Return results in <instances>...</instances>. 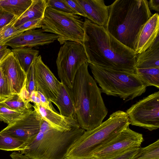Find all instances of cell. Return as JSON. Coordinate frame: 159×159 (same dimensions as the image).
Listing matches in <instances>:
<instances>
[{
    "mask_svg": "<svg viewBox=\"0 0 159 159\" xmlns=\"http://www.w3.org/2000/svg\"><path fill=\"white\" fill-rule=\"evenodd\" d=\"M82 45L88 62L100 67L135 73L137 54L107 30L85 18Z\"/></svg>",
    "mask_w": 159,
    "mask_h": 159,
    "instance_id": "obj_1",
    "label": "cell"
},
{
    "mask_svg": "<svg viewBox=\"0 0 159 159\" xmlns=\"http://www.w3.org/2000/svg\"><path fill=\"white\" fill-rule=\"evenodd\" d=\"M147 0H116L109 6L105 27L125 46L135 51L139 33L152 14Z\"/></svg>",
    "mask_w": 159,
    "mask_h": 159,
    "instance_id": "obj_2",
    "label": "cell"
},
{
    "mask_svg": "<svg viewBox=\"0 0 159 159\" xmlns=\"http://www.w3.org/2000/svg\"><path fill=\"white\" fill-rule=\"evenodd\" d=\"M88 66L86 62L78 70L72 89L77 120L85 130L99 125L108 113L101 89L90 74Z\"/></svg>",
    "mask_w": 159,
    "mask_h": 159,
    "instance_id": "obj_3",
    "label": "cell"
},
{
    "mask_svg": "<svg viewBox=\"0 0 159 159\" xmlns=\"http://www.w3.org/2000/svg\"><path fill=\"white\" fill-rule=\"evenodd\" d=\"M85 131L79 127L61 131L42 119L39 132L20 153L31 159H64L70 147Z\"/></svg>",
    "mask_w": 159,
    "mask_h": 159,
    "instance_id": "obj_4",
    "label": "cell"
},
{
    "mask_svg": "<svg viewBox=\"0 0 159 159\" xmlns=\"http://www.w3.org/2000/svg\"><path fill=\"white\" fill-rule=\"evenodd\" d=\"M125 112L118 110L97 127L85 130L73 144L64 159L92 158L99 149L129 126Z\"/></svg>",
    "mask_w": 159,
    "mask_h": 159,
    "instance_id": "obj_5",
    "label": "cell"
},
{
    "mask_svg": "<svg viewBox=\"0 0 159 159\" xmlns=\"http://www.w3.org/2000/svg\"><path fill=\"white\" fill-rule=\"evenodd\" d=\"M101 92L126 102L144 93L147 87L135 73L103 68L89 63Z\"/></svg>",
    "mask_w": 159,
    "mask_h": 159,
    "instance_id": "obj_6",
    "label": "cell"
},
{
    "mask_svg": "<svg viewBox=\"0 0 159 159\" xmlns=\"http://www.w3.org/2000/svg\"><path fill=\"white\" fill-rule=\"evenodd\" d=\"M84 21L77 15L60 11L47 7L43 18L42 29L58 36L60 44L68 41L82 44Z\"/></svg>",
    "mask_w": 159,
    "mask_h": 159,
    "instance_id": "obj_7",
    "label": "cell"
},
{
    "mask_svg": "<svg viewBox=\"0 0 159 159\" xmlns=\"http://www.w3.org/2000/svg\"><path fill=\"white\" fill-rule=\"evenodd\" d=\"M87 62V58L82 44L72 41L65 42L61 47L56 61L61 82L72 90L77 72Z\"/></svg>",
    "mask_w": 159,
    "mask_h": 159,
    "instance_id": "obj_8",
    "label": "cell"
},
{
    "mask_svg": "<svg viewBox=\"0 0 159 159\" xmlns=\"http://www.w3.org/2000/svg\"><path fill=\"white\" fill-rule=\"evenodd\" d=\"M130 124L152 131L159 128V92L139 100L125 112Z\"/></svg>",
    "mask_w": 159,
    "mask_h": 159,
    "instance_id": "obj_9",
    "label": "cell"
},
{
    "mask_svg": "<svg viewBox=\"0 0 159 159\" xmlns=\"http://www.w3.org/2000/svg\"><path fill=\"white\" fill-rule=\"evenodd\" d=\"M143 141L142 134L129 126L121 132L93 155L96 159H111L135 148L140 147Z\"/></svg>",
    "mask_w": 159,
    "mask_h": 159,
    "instance_id": "obj_10",
    "label": "cell"
},
{
    "mask_svg": "<svg viewBox=\"0 0 159 159\" xmlns=\"http://www.w3.org/2000/svg\"><path fill=\"white\" fill-rule=\"evenodd\" d=\"M33 64L36 91L53 103L59 96L61 82L44 63L40 55L35 58Z\"/></svg>",
    "mask_w": 159,
    "mask_h": 159,
    "instance_id": "obj_11",
    "label": "cell"
},
{
    "mask_svg": "<svg viewBox=\"0 0 159 159\" xmlns=\"http://www.w3.org/2000/svg\"><path fill=\"white\" fill-rule=\"evenodd\" d=\"M42 120L34 110L14 124L8 125L0 133L23 141L27 145L39 132Z\"/></svg>",
    "mask_w": 159,
    "mask_h": 159,
    "instance_id": "obj_12",
    "label": "cell"
},
{
    "mask_svg": "<svg viewBox=\"0 0 159 159\" xmlns=\"http://www.w3.org/2000/svg\"><path fill=\"white\" fill-rule=\"evenodd\" d=\"M0 67L8 80L12 94H19L25 85L26 74L11 52L1 61Z\"/></svg>",
    "mask_w": 159,
    "mask_h": 159,
    "instance_id": "obj_13",
    "label": "cell"
},
{
    "mask_svg": "<svg viewBox=\"0 0 159 159\" xmlns=\"http://www.w3.org/2000/svg\"><path fill=\"white\" fill-rule=\"evenodd\" d=\"M58 36L46 33L42 29L28 30L14 38L5 44L12 49L48 45L57 40Z\"/></svg>",
    "mask_w": 159,
    "mask_h": 159,
    "instance_id": "obj_14",
    "label": "cell"
},
{
    "mask_svg": "<svg viewBox=\"0 0 159 159\" xmlns=\"http://www.w3.org/2000/svg\"><path fill=\"white\" fill-rule=\"evenodd\" d=\"M82 7L86 18L100 26L106 27L108 19L109 6L103 0H76Z\"/></svg>",
    "mask_w": 159,
    "mask_h": 159,
    "instance_id": "obj_15",
    "label": "cell"
},
{
    "mask_svg": "<svg viewBox=\"0 0 159 159\" xmlns=\"http://www.w3.org/2000/svg\"><path fill=\"white\" fill-rule=\"evenodd\" d=\"M159 15L155 13L143 25L138 34L135 52L137 54L147 49L158 35Z\"/></svg>",
    "mask_w": 159,
    "mask_h": 159,
    "instance_id": "obj_16",
    "label": "cell"
},
{
    "mask_svg": "<svg viewBox=\"0 0 159 159\" xmlns=\"http://www.w3.org/2000/svg\"><path fill=\"white\" fill-rule=\"evenodd\" d=\"M33 107L43 120L59 130L70 131L74 128L80 127L76 119L62 116L58 112L45 108L41 106L34 104Z\"/></svg>",
    "mask_w": 159,
    "mask_h": 159,
    "instance_id": "obj_17",
    "label": "cell"
},
{
    "mask_svg": "<svg viewBox=\"0 0 159 159\" xmlns=\"http://www.w3.org/2000/svg\"><path fill=\"white\" fill-rule=\"evenodd\" d=\"M53 103L59 109L60 115L77 120L72 90L61 82L59 96Z\"/></svg>",
    "mask_w": 159,
    "mask_h": 159,
    "instance_id": "obj_18",
    "label": "cell"
},
{
    "mask_svg": "<svg viewBox=\"0 0 159 159\" xmlns=\"http://www.w3.org/2000/svg\"><path fill=\"white\" fill-rule=\"evenodd\" d=\"M159 36H157L149 47L137 54L135 69L159 67Z\"/></svg>",
    "mask_w": 159,
    "mask_h": 159,
    "instance_id": "obj_19",
    "label": "cell"
},
{
    "mask_svg": "<svg viewBox=\"0 0 159 159\" xmlns=\"http://www.w3.org/2000/svg\"><path fill=\"white\" fill-rule=\"evenodd\" d=\"M47 7L46 0H33L30 6L17 19L15 27L30 20L43 18Z\"/></svg>",
    "mask_w": 159,
    "mask_h": 159,
    "instance_id": "obj_20",
    "label": "cell"
},
{
    "mask_svg": "<svg viewBox=\"0 0 159 159\" xmlns=\"http://www.w3.org/2000/svg\"><path fill=\"white\" fill-rule=\"evenodd\" d=\"M11 50L13 56L27 74L34 60L39 56V51L28 47L18 48Z\"/></svg>",
    "mask_w": 159,
    "mask_h": 159,
    "instance_id": "obj_21",
    "label": "cell"
},
{
    "mask_svg": "<svg viewBox=\"0 0 159 159\" xmlns=\"http://www.w3.org/2000/svg\"><path fill=\"white\" fill-rule=\"evenodd\" d=\"M33 0H0V9L18 19L29 8Z\"/></svg>",
    "mask_w": 159,
    "mask_h": 159,
    "instance_id": "obj_22",
    "label": "cell"
},
{
    "mask_svg": "<svg viewBox=\"0 0 159 159\" xmlns=\"http://www.w3.org/2000/svg\"><path fill=\"white\" fill-rule=\"evenodd\" d=\"M135 73L147 87L153 86L159 88V67L136 68Z\"/></svg>",
    "mask_w": 159,
    "mask_h": 159,
    "instance_id": "obj_23",
    "label": "cell"
},
{
    "mask_svg": "<svg viewBox=\"0 0 159 159\" xmlns=\"http://www.w3.org/2000/svg\"><path fill=\"white\" fill-rule=\"evenodd\" d=\"M0 105L11 109L20 111L32 109L33 107L30 102L18 94H13L7 99L0 101Z\"/></svg>",
    "mask_w": 159,
    "mask_h": 159,
    "instance_id": "obj_24",
    "label": "cell"
},
{
    "mask_svg": "<svg viewBox=\"0 0 159 159\" xmlns=\"http://www.w3.org/2000/svg\"><path fill=\"white\" fill-rule=\"evenodd\" d=\"M33 110L32 109L23 111H17L10 109L0 105V121L8 125H12Z\"/></svg>",
    "mask_w": 159,
    "mask_h": 159,
    "instance_id": "obj_25",
    "label": "cell"
},
{
    "mask_svg": "<svg viewBox=\"0 0 159 159\" xmlns=\"http://www.w3.org/2000/svg\"><path fill=\"white\" fill-rule=\"evenodd\" d=\"M26 145L23 141L0 133V150L20 151L25 149Z\"/></svg>",
    "mask_w": 159,
    "mask_h": 159,
    "instance_id": "obj_26",
    "label": "cell"
},
{
    "mask_svg": "<svg viewBox=\"0 0 159 159\" xmlns=\"http://www.w3.org/2000/svg\"><path fill=\"white\" fill-rule=\"evenodd\" d=\"M17 18L0 29V45H5L7 42L23 32L18 30L15 25Z\"/></svg>",
    "mask_w": 159,
    "mask_h": 159,
    "instance_id": "obj_27",
    "label": "cell"
},
{
    "mask_svg": "<svg viewBox=\"0 0 159 159\" xmlns=\"http://www.w3.org/2000/svg\"><path fill=\"white\" fill-rule=\"evenodd\" d=\"M134 159H159V139L145 147H140Z\"/></svg>",
    "mask_w": 159,
    "mask_h": 159,
    "instance_id": "obj_28",
    "label": "cell"
},
{
    "mask_svg": "<svg viewBox=\"0 0 159 159\" xmlns=\"http://www.w3.org/2000/svg\"><path fill=\"white\" fill-rule=\"evenodd\" d=\"M47 7L65 13L77 15L65 0H46Z\"/></svg>",
    "mask_w": 159,
    "mask_h": 159,
    "instance_id": "obj_29",
    "label": "cell"
},
{
    "mask_svg": "<svg viewBox=\"0 0 159 159\" xmlns=\"http://www.w3.org/2000/svg\"><path fill=\"white\" fill-rule=\"evenodd\" d=\"M13 95L8 80L0 67V101Z\"/></svg>",
    "mask_w": 159,
    "mask_h": 159,
    "instance_id": "obj_30",
    "label": "cell"
},
{
    "mask_svg": "<svg viewBox=\"0 0 159 159\" xmlns=\"http://www.w3.org/2000/svg\"><path fill=\"white\" fill-rule=\"evenodd\" d=\"M25 87L30 96L33 91H36L33 62L26 74V79Z\"/></svg>",
    "mask_w": 159,
    "mask_h": 159,
    "instance_id": "obj_31",
    "label": "cell"
},
{
    "mask_svg": "<svg viewBox=\"0 0 159 159\" xmlns=\"http://www.w3.org/2000/svg\"><path fill=\"white\" fill-rule=\"evenodd\" d=\"M43 18L30 20L16 27L18 30L23 32L29 30L41 28Z\"/></svg>",
    "mask_w": 159,
    "mask_h": 159,
    "instance_id": "obj_32",
    "label": "cell"
},
{
    "mask_svg": "<svg viewBox=\"0 0 159 159\" xmlns=\"http://www.w3.org/2000/svg\"><path fill=\"white\" fill-rule=\"evenodd\" d=\"M16 18L13 15L0 9V29Z\"/></svg>",
    "mask_w": 159,
    "mask_h": 159,
    "instance_id": "obj_33",
    "label": "cell"
},
{
    "mask_svg": "<svg viewBox=\"0 0 159 159\" xmlns=\"http://www.w3.org/2000/svg\"><path fill=\"white\" fill-rule=\"evenodd\" d=\"M65 1L71 8L76 13L77 15L82 16L86 18V15L85 12L76 0H65Z\"/></svg>",
    "mask_w": 159,
    "mask_h": 159,
    "instance_id": "obj_34",
    "label": "cell"
},
{
    "mask_svg": "<svg viewBox=\"0 0 159 159\" xmlns=\"http://www.w3.org/2000/svg\"><path fill=\"white\" fill-rule=\"evenodd\" d=\"M37 95L39 98L41 102V106L48 109L57 112L53 107L52 102L50 101L42 93L39 91H37Z\"/></svg>",
    "mask_w": 159,
    "mask_h": 159,
    "instance_id": "obj_35",
    "label": "cell"
},
{
    "mask_svg": "<svg viewBox=\"0 0 159 159\" xmlns=\"http://www.w3.org/2000/svg\"><path fill=\"white\" fill-rule=\"evenodd\" d=\"M140 147L130 149L111 159H134Z\"/></svg>",
    "mask_w": 159,
    "mask_h": 159,
    "instance_id": "obj_36",
    "label": "cell"
},
{
    "mask_svg": "<svg viewBox=\"0 0 159 159\" xmlns=\"http://www.w3.org/2000/svg\"><path fill=\"white\" fill-rule=\"evenodd\" d=\"M148 4L150 10L159 11V0H150L148 2Z\"/></svg>",
    "mask_w": 159,
    "mask_h": 159,
    "instance_id": "obj_37",
    "label": "cell"
},
{
    "mask_svg": "<svg viewBox=\"0 0 159 159\" xmlns=\"http://www.w3.org/2000/svg\"><path fill=\"white\" fill-rule=\"evenodd\" d=\"M10 156L12 159H31L20 153L16 152H12Z\"/></svg>",
    "mask_w": 159,
    "mask_h": 159,
    "instance_id": "obj_38",
    "label": "cell"
},
{
    "mask_svg": "<svg viewBox=\"0 0 159 159\" xmlns=\"http://www.w3.org/2000/svg\"><path fill=\"white\" fill-rule=\"evenodd\" d=\"M11 52V50L8 48L0 52V62L7 55Z\"/></svg>",
    "mask_w": 159,
    "mask_h": 159,
    "instance_id": "obj_39",
    "label": "cell"
},
{
    "mask_svg": "<svg viewBox=\"0 0 159 159\" xmlns=\"http://www.w3.org/2000/svg\"><path fill=\"white\" fill-rule=\"evenodd\" d=\"M37 95V91H33L30 96V102H33L34 103H35Z\"/></svg>",
    "mask_w": 159,
    "mask_h": 159,
    "instance_id": "obj_40",
    "label": "cell"
},
{
    "mask_svg": "<svg viewBox=\"0 0 159 159\" xmlns=\"http://www.w3.org/2000/svg\"><path fill=\"white\" fill-rule=\"evenodd\" d=\"M7 46L5 44L3 45H0V52L5 49H7Z\"/></svg>",
    "mask_w": 159,
    "mask_h": 159,
    "instance_id": "obj_41",
    "label": "cell"
},
{
    "mask_svg": "<svg viewBox=\"0 0 159 159\" xmlns=\"http://www.w3.org/2000/svg\"><path fill=\"white\" fill-rule=\"evenodd\" d=\"M96 159L92 158H88V159Z\"/></svg>",
    "mask_w": 159,
    "mask_h": 159,
    "instance_id": "obj_42",
    "label": "cell"
}]
</instances>
